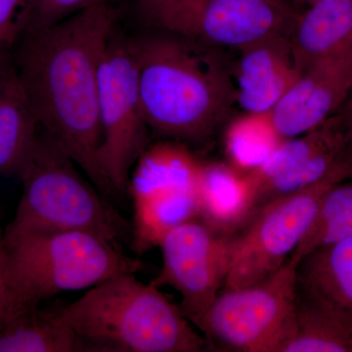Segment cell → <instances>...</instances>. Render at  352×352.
Returning a JSON list of instances; mask_svg holds the SVG:
<instances>
[{"label": "cell", "mask_w": 352, "mask_h": 352, "mask_svg": "<svg viewBox=\"0 0 352 352\" xmlns=\"http://www.w3.org/2000/svg\"><path fill=\"white\" fill-rule=\"evenodd\" d=\"M115 22L106 2L25 32L17 69L39 126L107 197L116 194L99 162V74Z\"/></svg>", "instance_id": "cell-1"}, {"label": "cell", "mask_w": 352, "mask_h": 352, "mask_svg": "<svg viewBox=\"0 0 352 352\" xmlns=\"http://www.w3.org/2000/svg\"><path fill=\"white\" fill-rule=\"evenodd\" d=\"M131 46L149 129L188 146L208 140L236 103L234 76L219 47L162 32Z\"/></svg>", "instance_id": "cell-2"}, {"label": "cell", "mask_w": 352, "mask_h": 352, "mask_svg": "<svg viewBox=\"0 0 352 352\" xmlns=\"http://www.w3.org/2000/svg\"><path fill=\"white\" fill-rule=\"evenodd\" d=\"M82 351L200 352L208 349L200 331L154 285L134 273L92 287L61 307Z\"/></svg>", "instance_id": "cell-3"}, {"label": "cell", "mask_w": 352, "mask_h": 352, "mask_svg": "<svg viewBox=\"0 0 352 352\" xmlns=\"http://www.w3.org/2000/svg\"><path fill=\"white\" fill-rule=\"evenodd\" d=\"M76 166L39 127L31 154L18 175L23 194L4 237L82 231L122 245L131 235V226L94 185L85 182Z\"/></svg>", "instance_id": "cell-4"}, {"label": "cell", "mask_w": 352, "mask_h": 352, "mask_svg": "<svg viewBox=\"0 0 352 352\" xmlns=\"http://www.w3.org/2000/svg\"><path fill=\"white\" fill-rule=\"evenodd\" d=\"M4 240L25 310L63 292L92 288L144 267L122 245L82 231L25 233Z\"/></svg>", "instance_id": "cell-5"}, {"label": "cell", "mask_w": 352, "mask_h": 352, "mask_svg": "<svg viewBox=\"0 0 352 352\" xmlns=\"http://www.w3.org/2000/svg\"><path fill=\"white\" fill-rule=\"evenodd\" d=\"M298 263L289 256L277 272L263 281L220 292L194 324L208 349L280 352L295 320Z\"/></svg>", "instance_id": "cell-6"}, {"label": "cell", "mask_w": 352, "mask_h": 352, "mask_svg": "<svg viewBox=\"0 0 352 352\" xmlns=\"http://www.w3.org/2000/svg\"><path fill=\"white\" fill-rule=\"evenodd\" d=\"M203 166L188 145L175 140L148 146L139 157L129 190L132 247L138 254L159 247L166 234L200 217Z\"/></svg>", "instance_id": "cell-7"}, {"label": "cell", "mask_w": 352, "mask_h": 352, "mask_svg": "<svg viewBox=\"0 0 352 352\" xmlns=\"http://www.w3.org/2000/svg\"><path fill=\"white\" fill-rule=\"evenodd\" d=\"M349 179H352V164L256 208L241 227L242 231L231 238L224 289L250 286L277 272L300 244L325 194Z\"/></svg>", "instance_id": "cell-8"}, {"label": "cell", "mask_w": 352, "mask_h": 352, "mask_svg": "<svg viewBox=\"0 0 352 352\" xmlns=\"http://www.w3.org/2000/svg\"><path fill=\"white\" fill-rule=\"evenodd\" d=\"M135 6L157 32L237 50L291 31L300 14L289 0H135Z\"/></svg>", "instance_id": "cell-9"}, {"label": "cell", "mask_w": 352, "mask_h": 352, "mask_svg": "<svg viewBox=\"0 0 352 352\" xmlns=\"http://www.w3.org/2000/svg\"><path fill=\"white\" fill-rule=\"evenodd\" d=\"M101 170L116 196L129 194L132 166L147 149L146 122L138 64L131 41L113 32L99 74Z\"/></svg>", "instance_id": "cell-10"}, {"label": "cell", "mask_w": 352, "mask_h": 352, "mask_svg": "<svg viewBox=\"0 0 352 352\" xmlns=\"http://www.w3.org/2000/svg\"><path fill=\"white\" fill-rule=\"evenodd\" d=\"M232 236L217 232L198 217L176 227L160 243L163 264L151 284L175 289L182 296L180 309L193 325L224 287Z\"/></svg>", "instance_id": "cell-11"}, {"label": "cell", "mask_w": 352, "mask_h": 352, "mask_svg": "<svg viewBox=\"0 0 352 352\" xmlns=\"http://www.w3.org/2000/svg\"><path fill=\"white\" fill-rule=\"evenodd\" d=\"M351 164L352 133L342 110L311 131L285 139L259 170L248 175L256 210Z\"/></svg>", "instance_id": "cell-12"}, {"label": "cell", "mask_w": 352, "mask_h": 352, "mask_svg": "<svg viewBox=\"0 0 352 352\" xmlns=\"http://www.w3.org/2000/svg\"><path fill=\"white\" fill-rule=\"evenodd\" d=\"M352 91V50L317 60L271 111L285 139L302 135L340 112Z\"/></svg>", "instance_id": "cell-13"}, {"label": "cell", "mask_w": 352, "mask_h": 352, "mask_svg": "<svg viewBox=\"0 0 352 352\" xmlns=\"http://www.w3.org/2000/svg\"><path fill=\"white\" fill-rule=\"evenodd\" d=\"M289 32H275L238 50L233 76L236 103L244 112H271L302 75Z\"/></svg>", "instance_id": "cell-14"}, {"label": "cell", "mask_w": 352, "mask_h": 352, "mask_svg": "<svg viewBox=\"0 0 352 352\" xmlns=\"http://www.w3.org/2000/svg\"><path fill=\"white\" fill-rule=\"evenodd\" d=\"M298 289L352 332V238L303 258L298 266Z\"/></svg>", "instance_id": "cell-15"}, {"label": "cell", "mask_w": 352, "mask_h": 352, "mask_svg": "<svg viewBox=\"0 0 352 352\" xmlns=\"http://www.w3.org/2000/svg\"><path fill=\"white\" fill-rule=\"evenodd\" d=\"M307 6L289 32L302 71L317 60L352 50V0H315Z\"/></svg>", "instance_id": "cell-16"}, {"label": "cell", "mask_w": 352, "mask_h": 352, "mask_svg": "<svg viewBox=\"0 0 352 352\" xmlns=\"http://www.w3.org/2000/svg\"><path fill=\"white\" fill-rule=\"evenodd\" d=\"M200 219L217 232L232 236L256 210L250 177L228 163L204 162Z\"/></svg>", "instance_id": "cell-17"}, {"label": "cell", "mask_w": 352, "mask_h": 352, "mask_svg": "<svg viewBox=\"0 0 352 352\" xmlns=\"http://www.w3.org/2000/svg\"><path fill=\"white\" fill-rule=\"evenodd\" d=\"M39 124L17 69L0 67V175H19Z\"/></svg>", "instance_id": "cell-18"}, {"label": "cell", "mask_w": 352, "mask_h": 352, "mask_svg": "<svg viewBox=\"0 0 352 352\" xmlns=\"http://www.w3.org/2000/svg\"><path fill=\"white\" fill-rule=\"evenodd\" d=\"M82 351L61 308H32L0 328V352Z\"/></svg>", "instance_id": "cell-19"}, {"label": "cell", "mask_w": 352, "mask_h": 352, "mask_svg": "<svg viewBox=\"0 0 352 352\" xmlns=\"http://www.w3.org/2000/svg\"><path fill=\"white\" fill-rule=\"evenodd\" d=\"M284 140L271 112H244L234 118L224 131L226 163L243 175H251Z\"/></svg>", "instance_id": "cell-20"}, {"label": "cell", "mask_w": 352, "mask_h": 352, "mask_svg": "<svg viewBox=\"0 0 352 352\" xmlns=\"http://www.w3.org/2000/svg\"><path fill=\"white\" fill-rule=\"evenodd\" d=\"M280 352H352V332L298 289L293 330Z\"/></svg>", "instance_id": "cell-21"}, {"label": "cell", "mask_w": 352, "mask_h": 352, "mask_svg": "<svg viewBox=\"0 0 352 352\" xmlns=\"http://www.w3.org/2000/svg\"><path fill=\"white\" fill-rule=\"evenodd\" d=\"M352 238V180L338 183L322 199L311 224L292 258L300 263L310 252Z\"/></svg>", "instance_id": "cell-22"}, {"label": "cell", "mask_w": 352, "mask_h": 352, "mask_svg": "<svg viewBox=\"0 0 352 352\" xmlns=\"http://www.w3.org/2000/svg\"><path fill=\"white\" fill-rule=\"evenodd\" d=\"M107 0H31L27 32L47 29Z\"/></svg>", "instance_id": "cell-23"}, {"label": "cell", "mask_w": 352, "mask_h": 352, "mask_svg": "<svg viewBox=\"0 0 352 352\" xmlns=\"http://www.w3.org/2000/svg\"><path fill=\"white\" fill-rule=\"evenodd\" d=\"M30 7L31 0H0V67L25 34Z\"/></svg>", "instance_id": "cell-24"}, {"label": "cell", "mask_w": 352, "mask_h": 352, "mask_svg": "<svg viewBox=\"0 0 352 352\" xmlns=\"http://www.w3.org/2000/svg\"><path fill=\"white\" fill-rule=\"evenodd\" d=\"M25 311L14 282L0 214V328Z\"/></svg>", "instance_id": "cell-25"}, {"label": "cell", "mask_w": 352, "mask_h": 352, "mask_svg": "<svg viewBox=\"0 0 352 352\" xmlns=\"http://www.w3.org/2000/svg\"><path fill=\"white\" fill-rule=\"evenodd\" d=\"M342 113H344V119H346L349 131H351L352 133V91L351 96L347 99L346 105H344V109H342Z\"/></svg>", "instance_id": "cell-26"}, {"label": "cell", "mask_w": 352, "mask_h": 352, "mask_svg": "<svg viewBox=\"0 0 352 352\" xmlns=\"http://www.w3.org/2000/svg\"><path fill=\"white\" fill-rule=\"evenodd\" d=\"M315 0H305V3L307 4V6H309V4H311L312 2H314Z\"/></svg>", "instance_id": "cell-27"}]
</instances>
